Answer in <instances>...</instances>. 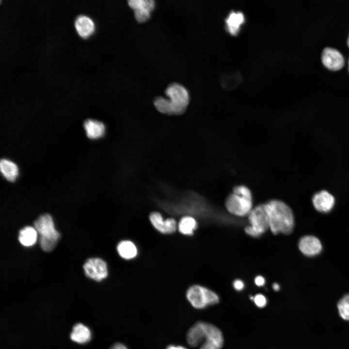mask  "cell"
Masks as SVG:
<instances>
[{"label":"cell","instance_id":"cell-1","mask_svg":"<svg viewBox=\"0 0 349 349\" xmlns=\"http://www.w3.org/2000/svg\"><path fill=\"white\" fill-rule=\"evenodd\" d=\"M264 204L271 232L274 235L290 234L294 227V217L290 207L278 199H271Z\"/></svg>","mask_w":349,"mask_h":349},{"label":"cell","instance_id":"cell-2","mask_svg":"<svg viewBox=\"0 0 349 349\" xmlns=\"http://www.w3.org/2000/svg\"><path fill=\"white\" fill-rule=\"evenodd\" d=\"M225 206L227 211L235 216L248 215L253 209V196L249 188L239 185L234 187L226 198Z\"/></svg>","mask_w":349,"mask_h":349},{"label":"cell","instance_id":"cell-3","mask_svg":"<svg viewBox=\"0 0 349 349\" xmlns=\"http://www.w3.org/2000/svg\"><path fill=\"white\" fill-rule=\"evenodd\" d=\"M34 228L39 235V243L46 252L52 251L60 237L55 229L53 219L48 214L40 216L34 222Z\"/></svg>","mask_w":349,"mask_h":349},{"label":"cell","instance_id":"cell-4","mask_svg":"<svg viewBox=\"0 0 349 349\" xmlns=\"http://www.w3.org/2000/svg\"><path fill=\"white\" fill-rule=\"evenodd\" d=\"M186 296L191 305L197 309H204L219 302L218 295L212 290L199 285L189 287Z\"/></svg>","mask_w":349,"mask_h":349},{"label":"cell","instance_id":"cell-5","mask_svg":"<svg viewBox=\"0 0 349 349\" xmlns=\"http://www.w3.org/2000/svg\"><path fill=\"white\" fill-rule=\"evenodd\" d=\"M165 94L169 98L167 100L171 114H180L185 111L189 103L190 97L184 86L178 83H172L168 86Z\"/></svg>","mask_w":349,"mask_h":349},{"label":"cell","instance_id":"cell-6","mask_svg":"<svg viewBox=\"0 0 349 349\" xmlns=\"http://www.w3.org/2000/svg\"><path fill=\"white\" fill-rule=\"evenodd\" d=\"M248 216L250 225L261 236L270 229L268 214L264 203L253 208Z\"/></svg>","mask_w":349,"mask_h":349},{"label":"cell","instance_id":"cell-7","mask_svg":"<svg viewBox=\"0 0 349 349\" xmlns=\"http://www.w3.org/2000/svg\"><path fill=\"white\" fill-rule=\"evenodd\" d=\"M85 275L96 281H101L108 275L107 263L99 258H91L83 265Z\"/></svg>","mask_w":349,"mask_h":349},{"label":"cell","instance_id":"cell-8","mask_svg":"<svg viewBox=\"0 0 349 349\" xmlns=\"http://www.w3.org/2000/svg\"><path fill=\"white\" fill-rule=\"evenodd\" d=\"M149 219L152 226L162 234H172L175 232L177 228L178 224L174 219L169 218L164 219L159 212H151Z\"/></svg>","mask_w":349,"mask_h":349},{"label":"cell","instance_id":"cell-9","mask_svg":"<svg viewBox=\"0 0 349 349\" xmlns=\"http://www.w3.org/2000/svg\"><path fill=\"white\" fill-rule=\"evenodd\" d=\"M321 61L323 65L332 70H339L345 63L342 54L337 49L331 48H325L321 54Z\"/></svg>","mask_w":349,"mask_h":349},{"label":"cell","instance_id":"cell-10","mask_svg":"<svg viewBox=\"0 0 349 349\" xmlns=\"http://www.w3.org/2000/svg\"><path fill=\"white\" fill-rule=\"evenodd\" d=\"M209 324L198 321L190 328L187 333L186 339L190 346L196 347L202 344L206 335Z\"/></svg>","mask_w":349,"mask_h":349},{"label":"cell","instance_id":"cell-11","mask_svg":"<svg viewBox=\"0 0 349 349\" xmlns=\"http://www.w3.org/2000/svg\"><path fill=\"white\" fill-rule=\"evenodd\" d=\"M223 343L222 331L215 325L209 323L206 335L199 349H222Z\"/></svg>","mask_w":349,"mask_h":349},{"label":"cell","instance_id":"cell-12","mask_svg":"<svg viewBox=\"0 0 349 349\" xmlns=\"http://www.w3.org/2000/svg\"><path fill=\"white\" fill-rule=\"evenodd\" d=\"M312 203L316 210L320 212L327 213L333 208L335 199L333 196L330 192L322 190L313 195Z\"/></svg>","mask_w":349,"mask_h":349},{"label":"cell","instance_id":"cell-13","mask_svg":"<svg viewBox=\"0 0 349 349\" xmlns=\"http://www.w3.org/2000/svg\"><path fill=\"white\" fill-rule=\"evenodd\" d=\"M299 248L304 255L312 256L320 253L322 250V245L320 240L316 237L305 236L300 239Z\"/></svg>","mask_w":349,"mask_h":349},{"label":"cell","instance_id":"cell-14","mask_svg":"<svg viewBox=\"0 0 349 349\" xmlns=\"http://www.w3.org/2000/svg\"><path fill=\"white\" fill-rule=\"evenodd\" d=\"M75 27L78 34L83 38L89 36L95 29L92 19L85 15H80L77 17L75 21Z\"/></svg>","mask_w":349,"mask_h":349},{"label":"cell","instance_id":"cell-15","mask_svg":"<svg viewBox=\"0 0 349 349\" xmlns=\"http://www.w3.org/2000/svg\"><path fill=\"white\" fill-rule=\"evenodd\" d=\"M83 126L86 135L90 139H99L105 134V127L104 124L100 121L87 119L84 122Z\"/></svg>","mask_w":349,"mask_h":349},{"label":"cell","instance_id":"cell-16","mask_svg":"<svg viewBox=\"0 0 349 349\" xmlns=\"http://www.w3.org/2000/svg\"><path fill=\"white\" fill-rule=\"evenodd\" d=\"M92 337L90 330L82 323H77L73 326L70 334L71 339L79 344H85Z\"/></svg>","mask_w":349,"mask_h":349},{"label":"cell","instance_id":"cell-17","mask_svg":"<svg viewBox=\"0 0 349 349\" xmlns=\"http://www.w3.org/2000/svg\"><path fill=\"white\" fill-rule=\"evenodd\" d=\"M116 250L119 256L125 260L132 259L136 257L138 254L136 245L129 240L120 241L117 245Z\"/></svg>","mask_w":349,"mask_h":349},{"label":"cell","instance_id":"cell-18","mask_svg":"<svg viewBox=\"0 0 349 349\" xmlns=\"http://www.w3.org/2000/svg\"><path fill=\"white\" fill-rule=\"evenodd\" d=\"M0 170L5 178L11 182L14 181L18 174V169L17 165L14 162L8 159H1Z\"/></svg>","mask_w":349,"mask_h":349},{"label":"cell","instance_id":"cell-19","mask_svg":"<svg viewBox=\"0 0 349 349\" xmlns=\"http://www.w3.org/2000/svg\"><path fill=\"white\" fill-rule=\"evenodd\" d=\"M244 21V15L241 12H232L226 20V28L232 35H236L241 25Z\"/></svg>","mask_w":349,"mask_h":349},{"label":"cell","instance_id":"cell-20","mask_svg":"<svg viewBox=\"0 0 349 349\" xmlns=\"http://www.w3.org/2000/svg\"><path fill=\"white\" fill-rule=\"evenodd\" d=\"M37 233L35 228L29 226H26L19 231L18 240L24 246H32L37 241Z\"/></svg>","mask_w":349,"mask_h":349},{"label":"cell","instance_id":"cell-21","mask_svg":"<svg viewBox=\"0 0 349 349\" xmlns=\"http://www.w3.org/2000/svg\"><path fill=\"white\" fill-rule=\"evenodd\" d=\"M198 224L196 220L190 216L182 217L179 220L177 228L182 235L191 236L197 228Z\"/></svg>","mask_w":349,"mask_h":349},{"label":"cell","instance_id":"cell-22","mask_svg":"<svg viewBox=\"0 0 349 349\" xmlns=\"http://www.w3.org/2000/svg\"><path fill=\"white\" fill-rule=\"evenodd\" d=\"M129 6L134 9H144L150 12L155 8L153 0H130L128 1Z\"/></svg>","mask_w":349,"mask_h":349},{"label":"cell","instance_id":"cell-23","mask_svg":"<svg viewBox=\"0 0 349 349\" xmlns=\"http://www.w3.org/2000/svg\"><path fill=\"white\" fill-rule=\"evenodd\" d=\"M338 313L342 318L349 321V294L345 295L338 302Z\"/></svg>","mask_w":349,"mask_h":349},{"label":"cell","instance_id":"cell-24","mask_svg":"<svg viewBox=\"0 0 349 349\" xmlns=\"http://www.w3.org/2000/svg\"><path fill=\"white\" fill-rule=\"evenodd\" d=\"M151 12L144 9H137L134 10V16L139 22H143L150 17Z\"/></svg>","mask_w":349,"mask_h":349},{"label":"cell","instance_id":"cell-25","mask_svg":"<svg viewBox=\"0 0 349 349\" xmlns=\"http://www.w3.org/2000/svg\"><path fill=\"white\" fill-rule=\"evenodd\" d=\"M255 304L259 308L264 307L267 303V300L264 295L261 294H256L254 298Z\"/></svg>","mask_w":349,"mask_h":349},{"label":"cell","instance_id":"cell-26","mask_svg":"<svg viewBox=\"0 0 349 349\" xmlns=\"http://www.w3.org/2000/svg\"><path fill=\"white\" fill-rule=\"evenodd\" d=\"M244 230L247 235L252 237L258 238L261 236L250 225L246 226L244 228Z\"/></svg>","mask_w":349,"mask_h":349},{"label":"cell","instance_id":"cell-27","mask_svg":"<svg viewBox=\"0 0 349 349\" xmlns=\"http://www.w3.org/2000/svg\"><path fill=\"white\" fill-rule=\"evenodd\" d=\"M234 288L237 291H241L244 287L243 282L240 279L235 280L233 284Z\"/></svg>","mask_w":349,"mask_h":349},{"label":"cell","instance_id":"cell-28","mask_svg":"<svg viewBox=\"0 0 349 349\" xmlns=\"http://www.w3.org/2000/svg\"><path fill=\"white\" fill-rule=\"evenodd\" d=\"M254 283L258 286H263L265 284V278L262 276L258 275L255 278Z\"/></svg>","mask_w":349,"mask_h":349},{"label":"cell","instance_id":"cell-29","mask_svg":"<svg viewBox=\"0 0 349 349\" xmlns=\"http://www.w3.org/2000/svg\"><path fill=\"white\" fill-rule=\"evenodd\" d=\"M110 349H128L126 345L121 343H116L113 345Z\"/></svg>","mask_w":349,"mask_h":349},{"label":"cell","instance_id":"cell-30","mask_svg":"<svg viewBox=\"0 0 349 349\" xmlns=\"http://www.w3.org/2000/svg\"><path fill=\"white\" fill-rule=\"evenodd\" d=\"M166 349H188L186 347L180 345H170L166 348Z\"/></svg>","mask_w":349,"mask_h":349},{"label":"cell","instance_id":"cell-31","mask_svg":"<svg viewBox=\"0 0 349 349\" xmlns=\"http://www.w3.org/2000/svg\"><path fill=\"white\" fill-rule=\"evenodd\" d=\"M272 288L275 291H279L280 290V285L277 283H274L272 284Z\"/></svg>","mask_w":349,"mask_h":349},{"label":"cell","instance_id":"cell-32","mask_svg":"<svg viewBox=\"0 0 349 349\" xmlns=\"http://www.w3.org/2000/svg\"><path fill=\"white\" fill-rule=\"evenodd\" d=\"M347 45H348V47H349V37L347 39Z\"/></svg>","mask_w":349,"mask_h":349},{"label":"cell","instance_id":"cell-33","mask_svg":"<svg viewBox=\"0 0 349 349\" xmlns=\"http://www.w3.org/2000/svg\"></svg>","mask_w":349,"mask_h":349}]
</instances>
